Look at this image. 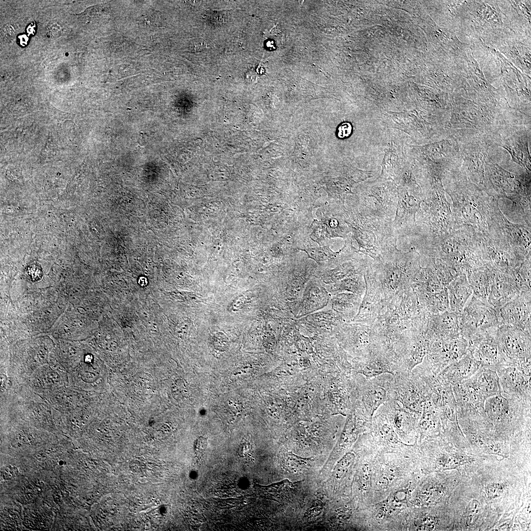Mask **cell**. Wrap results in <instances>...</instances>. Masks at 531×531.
Masks as SVG:
<instances>
[{
  "label": "cell",
  "mask_w": 531,
  "mask_h": 531,
  "mask_svg": "<svg viewBox=\"0 0 531 531\" xmlns=\"http://www.w3.org/2000/svg\"><path fill=\"white\" fill-rule=\"evenodd\" d=\"M498 327L478 332L468 340L467 354L482 366L492 368L499 361L500 353L496 337Z\"/></svg>",
  "instance_id": "11"
},
{
  "label": "cell",
  "mask_w": 531,
  "mask_h": 531,
  "mask_svg": "<svg viewBox=\"0 0 531 531\" xmlns=\"http://www.w3.org/2000/svg\"><path fill=\"white\" fill-rule=\"evenodd\" d=\"M138 283L141 286L145 287L148 285V280L146 277H141L138 280Z\"/></svg>",
  "instance_id": "35"
},
{
  "label": "cell",
  "mask_w": 531,
  "mask_h": 531,
  "mask_svg": "<svg viewBox=\"0 0 531 531\" xmlns=\"http://www.w3.org/2000/svg\"><path fill=\"white\" fill-rule=\"evenodd\" d=\"M458 319L459 334L467 340L478 332L501 325L498 309L472 294Z\"/></svg>",
  "instance_id": "5"
},
{
  "label": "cell",
  "mask_w": 531,
  "mask_h": 531,
  "mask_svg": "<svg viewBox=\"0 0 531 531\" xmlns=\"http://www.w3.org/2000/svg\"><path fill=\"white\" fill-rule=\"evenodd\" d=\"M92 358V356L91 354H87L85 358V361L86 362H91Z\"/></svg>",
  "instance_id": "37"
},
{
  "label": "cell",
  "mask_w": 531,
  "mask_h": 531,
  "mask_svg": "<svg viewBox=\"0 0 531 531\" xmlns=\"http://www.w3.org/2000/svg\"><path fill=\"white\" fill-rule=\"evenodd\" d=\"M380 433L382 437L389 442L402 443L392 426L387 423H384L381 426Z\"/></svg>",
  "instance_id": "23"
},
{
  "label": "cell",
  "mask_w": 531,
  "mask_h": 531,
  "mask_svg": "<svg viewBox=\"0 0 531 531\" xmlns=\"http://www.w3.org/2000/svg\"><path fill=\"white\" fill-rule=\"evenodd\" d=\"M214 345L219 350H223L227 347V340L224 335L219 334L215 335L214 339Z\"/></svg>",
  "instance_id": "30"
},
{
  "label": "cell",
  "mask_w": 531,
  "mask_h": 531,
  "mask_svg": "<svg viewBox=\"0 0 531 531\" xmlns=\"http://www.w3.org/2000/svg\"><path fill=\"white\" fill-rule=\"evenodd\" d=\"M491 274L492 270L484 266L472 270L467 275L472 295L485 302H487Z\"/></svg>",
  "instance_id": "17"
},
{
  "label": "cell",
  "mask_w": 531,
  "mask_h": 531,
  "mask_svg": "<svg viewBox=\"0 0 531 531\" xmlns=\"http://www.w3.org/2000/svg\"><path fill=\"white\" fill-rule=\"evenodd\" d=\"M446 288L449 310L459 315L472 294L466 274L463 272L459 273Z\"/></svg>",
  "instance_id": "15"
},
{
  "label": "cell",
  "mask_w": 531,
  "mask_h": 531,
  "mask_svg": "<svg viewBox=\"0 0 531 531\" xmlns=\"http://www.w3.org/2000/svg\"><path fill=\"white\" fill-rule=\"evenodd\" d=\"M365 186L359 201V212L392 221L397 204L396 184L378 177Z\"/></svg>",
  "instance_id": "3"
},
{
  "label": "cell",
  "mask_w": 531,
  "mask_h": 531,
  "mask_svg": "<svg viewBox=\"0 0 531 531\" xmlns=\"http://www.w3.org/2000/svg\"><path fill=\"white\" fill-rule=\"evenodd\" d=\"M416 295L421 306L429 315H437L449 310L448 293L446 287L437 293Z\"/></svg>",
  "instance_id": "18"
},
{
  "label": "cell",
  "mask_w": 531,
  "mask_h": 531,
  "mask_svg": "<svg viewBox=\"0 0 531 531\" xmlns=\"http://www.w3.org/2000/svg\"><path fill=\"white\" fill-rule=\"evenodd\" d=\"M352 130V126L349 123H343L338 129V136L341 138L347 137L351 134Z\"/></svg>",
  "instance_id": "28"
},
{
  "label": "cell",
  "mask_w": 531,
  "mask_h": 531,
  "mask_svg": "<svg viewBox=\"0 0 531 531\" xmlns=\"http://www.w3.org/2000/svg\"><path fill=\"white\" fill-rule=\"evenodd\" d=\"M207 45L206 43L204 40L197 39L191 43L190 48L192 51L198 52L207 48Z\"/></svg>",
  "instance_id": "29"
},
{
  "label": "cell",
  "mask_w": 531,
  "mask_h": 531,
  "mask_svg": "<svg viewBox=\"0 0 531 531\" xmlns=\"http://www.w3.org/2000/svg\"><path fill=\"white\" fill-rule=\"evenodd\" d=\"M458 464H459V461L454 457L449 456L441 457L436 462L437 467L440 469L451 468V467L457 466Z\"/></svg>",
  "instance_id": "24"
},
{
  "label": "cell",
  "mask_w": 531,
  "mask_h": 531,
  "mask_svg": "<svg viewBox=\"0 0 531 531\" xmlns=\"http://www.w3.org/2000/svg\"><path fill=\"white\" fill-rule=\"evenodd\" d=\"M468 348V340L460 335L437 340L430 343L424 359L431 369L436 370L435 373H437L464 357L467 354Z\"/></svg>",
  "instance_id": "8"
},
{
  "label": "cell",
  "mask_w": 531,
  "mask_h": 531,
  "mask_svg": "<svg viewBox=\"0 0 531 531\" xmlns=\"http://www.w3.org/2000/svg\"><path fill=\"white\" fill-rule=\"evenodd\" d=\"M356 241L358 249L364 255L377 262H382L399 249L398 236L392 221L362 213L354 210L346 221Z\"/></svg>",
  "instance_id": "1"
},
{
  "label": "cell",
  "mask_w": 531,
  "mask_h": 531,
  "mask_svg": "<svg viewBox=\"0 0 531 531\" xmlns=\"http://www.w3.org/2000/svg\"><path fill=\"white\" fill-rule=\"evenodd\" d=\"M48 33L49 36L51 37L59 36L61 33L59 26L55 23L50 24L48 27Z\"/></svg>",
  "instance_id": "31"
},
{
  "label": "cell",
  "mask_w": 531,
  "mask_h": 531,
  "mask_svg": "<svg viewBox=\"0 0 531 531\" xmlns=\"http://www.w3.org/2000/svg\"><path fill=\"white\" fill-rule=\"evenodd\" d=\"M423 334L430 343L459 336L458 315L450 310L430 315Z\"/></svg>",
  "instance_id": "13"
},
{
  "label": "cell",
  "mask_w": 531,
  "mask_h": 531,
  "mask_svg": "<svg viewBox=\"0 0 531 531\" xmlns=\"http://www.w3.org/2000/svg\"><path fill=\"white\" fill-rule=\"evenodd\" d=\"M207 445L206 438L201 437L197 439L194 444V451L197 455H200L206 450Z\"/></svg>",
  "instance_id": "27"
},
{
  "label": "cell",
  "mask_w": 531,
  "mask_h": 531,
  "mask_svg": "<svg viewBox=\"0 0 531 531\" xmlns=\"http://www.w3.org/2000/svg\"><path fill=\"white\" fill-rule=\"evenodd\" d=\"M238 455L240 457L244 458L248 457L251 454V449L248 444L243 443L240 445L238 450Z\"/></svg>",
  "instance_id": "33"
},
{
  "label": "cell",
  "mask_w": 531,
  "mask_h": 531,
  "mask_svg": "<svg viewBox=\"0 0 531 531\" xmlns=\"http://www.w3.org/2000/svg\"><path fill=\"white\" fill-rule=\"evenodd\" d=\"M523 291L512 274L492 270L487 302L499 309Z\"/></svg>",
  "instance_id": "12"
},
{
  "label": "cell",
  "mask_w": 531,
  "mask_h": 531,
  "mask_svg": "<svg viewBox=\"0 0 531 531\" xmlns=\"http://www.w3.org/2000/svg\"><path fill=\"white\" fill-rule=\"evenodd\" d=\"M388 400L389 395L386 388L379 384L370 383L365 393V403L371 417L378 408Z\"/></svg>",
  "instance_id": "21"
},
{
  "label": "cell",
  "mask_w": 531,
  "mask_h": 531,
  "mask_svg": "<svg viewBox=\"0 0 531 531\" xmlns=\"http://www.w3.org/2000/svg\"><path fill=\"white\" fill-rule=\"evenodd\" d=\"M481 505L478 501L473 500L471 502L467 509V513L469 521L472 522L473 518L478 516L481 512Z\"/></svg>",
  "instance_id": "25"
},
{
  "label": "cell",
  "mask_w": 531,
  "mask_h": 531,
  "mask_svg": "<svg viewBox=\"0 0 531 531\" xmlns=\"http://www.w3.org/2000/svg\"><path fill=\"white\" fill-rule=\"evenodd\" d=\"M14 467H8L4 470L3 473V477L5 479H9L14 476V474L17 473V472H15L14 471Z\"/></svg>",
  "instance_id": "34"
},
{
  "label": "cell",
  "mask_w": 531,
  "mask_h": 531,
  "mask_svg": "<svg viewBox=\"0 0 531 531\" xmlns=\"http://www.w3.org/2000/svg\"><path fill=\"white\" fill-rule=\"evenodd\" d=\"M35 456L36 457L37 459L39 460V459L40 458L41 459V460H42V459H44L46 457L44 453H37L35 455Z\"/></svg>",
  "instance_id": "36"
},
{
  "label": "cell",
  "mask_w": 531,
  "mask_h": 531,
  "mask_svg": "<svg viewBox=\"0 0 531 531\" xmlns=\"http://www.w3.org/2000/svg\"><path fill=\"white\" fill-rule=\"evenodd\" d=\"M365 291L359 309L351 322L372 325L388 303L382 287L367 269L364 273Z\"/></svg>",
  "instance_id": "6"
},
{
  "label": "cell",
  "mask_w": 531,
  "mask_h": 531,
  "mask_svg": "<svg viewBox=\"0 0 531 531\" xmlns=\"http://www.w3.org/2000/svg\"><path fill=\"white\" fill-rule=\"evenodd\" d=\"M361 300V296L356 294L343 293L333 297V306L340 314L351 320L357 313Z\"/></svg>",
  "instance_id": "19"
},
{
  "label": "cell",
  "mask_w": 531,
  "mask_h": 531,
  "mask_svg": "<svg viewBox=\"0 0 531 531\" xmlns=\"http://www.w3.org/2000/svg\"><path fill=\"white\" fill-rule=\"evenodd\" d=\"M13 27L11 26L6 25L1 31V34L5 40H10L14 35Z\"/></svg>",
  "instance_id": "32"
},
{
  "label": "cell",
  "mask_w": 531,
  "mask_h": 531,
  "mask_svg": "<svg viewBox=\"0 0 531 531\" xmlns=\"http://www.w3.org/2000/svg\"><path fill=\"white\" fill-rule=\"evenodd\" d=\"M496 337L500 358L513 361L531 360V333L501 325L498 327Z\"/></svg>",
  "instance_id": "7"
},
{
  "label": "cell",
  "mask_w": 531,
  "mask_h": 531,
  "mask_svg": "<svg viewBox=\"0 0 531 531\" xmlns=\"http://www.w3.org/2000/svg\"><path fill=\"white\" fill-rule=\"evenodd\" d=\"M332 293L350 292L361 296L365 291L364 274H355L348 276L334 283L330 289Z\"/></svg>",
  "instance_id": "20"
},
{
  "label": "cell",
  "mask_w": 531,
  "mask_h": 531,
  "mask_svg": "<svg viewBox=\"0 0 531 531\" xmlns=\"http://www.w3.org/2000/svg\"><path fill=\"white\" fill-rule=\"evenodd\" d=\"M481 365L466 354L445 368L440 374L452 386L472 377Z\"/></svg>",
  "instance_id": "16"
},
{
  "label": "cell",
  "mask_w": 531,
  "mask_h": 531,
  "mask_svg": "<svg viewBox=\"0 0 531 531\" xmlns=\"http://www.w3.org/2000/svg\"><path fill=\"white\" fill-rule=\"evenodd\" d=\"M503 490V486L500 483L489 484L486 488V492L489 498H495L501 495Z\"/></svg>",
  "instance_id": "26"
},
{
  "label": "cell",
  "mask_w": 531,
  "mask_h": 531,
  "mask_svg": "<svg viewBox=\"0 0 531 531\" xmlns=\"http://www.w3.org/2000/svg\"><path fill=\"white\" fill-rule=\"evenodd\" d=\"M492 368L499 377L502 393L531 401V360L513 361L500 358Z\"/></svg>",
  "instance_id": "4"
},
{
  "label": "cell",
  "mask_w": 531,
  "mask_h": 531,
  "mask_svg": "<svg viewBox=\"0 0 531 531\" xmlns=\"http://www.w3.org/2000/svg\"><path fill=\"white\" fill-rule=\"evenodd\" d=\"M467 381L474 390L485 400L502 393L499 377L491 368L481 366Z\"/></svg>",
  "instance_id": "14"
},
{
  "label": "cell",
  "mask_w": 531,
  "mask_h": 531,
  "mask_svg": "<svg viewBox=\"0 0 531 531\" xmlns=\"http://www.w3.org/2000/svg\"><path fill=\"white\" fill-rule=\"evenodd\" d=\"M421 257L414 247L408 251L399 250L382 262L372 260L367 268L380 284L388 303L396 294L410 288L421 267Z\"/></svg>",
  "instance_id": "2"
},
{
  "label": "cell",
  "mask_w": 531,
  "mask_h": 531,
  "mask_svg": "<svg viewBox=\"0 0 531 531\" xmlns=\"http://www.w3.org/2000/svg\"><path fill=\"white\" fill-rule=\"evenodd\" d=\"M498 310L501 325L519 328L531 333V290L522 291Z\"/></svg>",
  "instance_id": "9"
},
{
  "label": "cell",
  "mask_w": 531,
  "mask_h": 531,
  "mask_svg": "<svg viewBox=\"0 0 531 531\" xmlns=\"http://www.w3.org/2000/svg\"><path fill=\"white\" fill-rule=\"evenodd\" d=\"M438 486L432 484L425 485L417 492L415 502L420 504H432L437 502L443 495V488Z\"/></svg>",
  "instance_id": "22"
},
{
  "label": "cell",
  "mask_w": 531,
  "mask_h": 531,
  "mask_svg": "<svg viewBox=\"0 0 531 531\" xmlns=\"http://www.w3.org/2000/svg\"><path fill=\"white\" fill-rule=\"evenodd\" d=\"M397 204L392 226L398 237L407 236L415 221L423 198L410 192L405 187H397Z\"/></svg>",
  "instance_id": "10"
}]
</instances>
